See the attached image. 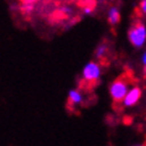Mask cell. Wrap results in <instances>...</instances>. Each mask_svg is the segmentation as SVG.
Returning <instances> with one entry per match:
<instances>
[{"instance_id":"cell-1","label":"cell","mask_w":146,"mask_h":146,"mask_svg":"<svg viewBox=\"0 0 146 146\" xmlns=\"http://www.w3.org/2000/svg\"><path fill=\"white\" fill-rule=\"evenodd\" d=\"M127 38L131 42V45L136 48L144 46V43L146 41V27L142 25L140 21L135 23L133 26L129 29L127 32Z\"/></svg>"},{"instance_id":"cell-2","label":"cell","mask_w":146,"mask_h":146,"mask_svg":"<svg viewBox=\"0 0 146 146\" xmlns=\"http://www.w3.org/2000/svg\"><path fill=\"white\" fill-rule=\"evenodd\" d=\"M110 96L113 98V100L119 103L120 100H124L126 93H127V83L121 79H116V81L110 86Z\"/></svg>"},{"instance_id":"cell-3","label":"cell","mask_w":146,"mask_h":146,"mask_svg":"<svg viewBox=\"0 0 146 146\" xmlns=\"http://www.w3.org/2000/svg\"><path fill=\"white\" fill-rule=\"evenodd\" d=\"M100 76V67L96 62H89L83 69V78L86 82H94Z\"/></svg>"},{"instance_id":"cell-4","label":"cell","mask_w":146,"mask_h":146,"mask_svg":"<svg viewBox=\"0 0 146 146\" xmlns=\"http://www.w3.org/2000/svg\"><path fill=\"white\" fill-rule=\"evenodd\" d=\"M141 97V89L139 87H134L129 93H126L124 98V107H133L139 102Z\"/></svg>"},{"instance_id":"cell-5","label":"cell","mask_w":146,"mask_h":146,"mask_svg":"<svg viewBox=\"0 0 146 146\" xmlns=\"http://www.w3.org/2000/svg\"><path fill=\"white\" fill-rule=\"evenodd\" d=\"M82 102V96L81 93L77 92V90H71L68 94V108L69 109H73L76 104L81 103Z\"/></svg>"},{"instance_id":"cell-6","label":"cell","mask_w":146,"mask_h":146,"mask_svg":"<svg viewBox=\"0 0 146 146\" xmlns=\"http://www.w3.org/2000/svg\"><path fill=\"white\" fill-rule=\"evenodd\" d=\"M108 21L110 25H116L120 21V13L116 8H111L108 11Z\"/></svg>"},{"instance_id":"cell-7","label":"cell","mask_w":146,"mask_h":146,"mask_svg":"<svg viewBox=\"0 0 146 146\" xmlns=\"http://www.w3.org/2000/svg\"><path fill=\"white\" fill-rule=\"evenodd\" d=\"M107 50H108V47H107L105 43H102V45H99L97 47V50H96V57L99 58V60H102L104 54H107Z\"/></svg>"},{"instance_id":"cell-8","label":"cell","mask_w":146,"mask_h":146,"mask_svg":"<svg viewBox=\"0 0 146 146\" xmlns=\"http://www.w3.org/2000/svg\"><path fill=\"white\" fill-rule=\"evenodd\" d=\"M140 9L141 11L146 15V0H141V4H140Z\"/></svg>"},{"instance_id":"cell-9","label":"cell","mask_w":146,"mask_h":146,"mask_svg":"<svg viewBox=\"0 0 146 146\" xmlns=\"http://www.w3.org/2000/svg\"><path fill=\"white\" fill-rule=\"evenodd\" d=\"M142 63H144L145 66H146V52L142 54Z\"/></svg>"}]
</instances>
